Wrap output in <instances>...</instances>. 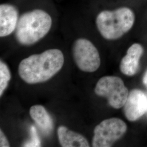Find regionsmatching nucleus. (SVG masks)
<instances>
[{"mask_svg":"<svg viewBox=\"0 0 147 147\" xmlns=\"http://www.w3.org/2000/svg\"><path fill=\"white\" fill-rule=\"evenodd\" d=\"M123 107L127 120L131 121H137L147 112V97L142 90L133 89L129 93Z\"/></svg>","mask_w":147,"mask_h":147,"instance_id":"0eeeda50","label":"nucleus"},{"mask_svg":"<svg viewBox=\"0 0 147 147\" xmlns=\"http://www.w3.org/2000/svg\"><path fill=\"white\" fill-rule=\"evenodd\" d=\"M19 13L16 7L9 4L0 5V36L10 35L16 30L19 21Z\"/></svg>","mask_w":147,"mask_h":147,"instance_id":"6e6552de","label":"nucleus"},{"mask_svg":"<svg viewBox=\"0 0 147 147\" xmlns=\"http://www.w3.org/2000/svg\"><path fill=\"white\" fill-rule=\"evenodd\" d=\"M127 127L126 123L119 118L105 119L95 127L92 146L111 147L125 134Z\"/></svg>","mask_w":147,"mask_h":147,"instance_id":"39448f33","label":"nucleus"},{"mask_svg":"<svg viewBox=\"0 0 147 147\" xmlns=\"http://www.w3.org/2000/svg\"><path fill=\"white\" fill-rule=\"evenodd\" d=\"M0 147H10L9 143L4 133L1 129L0 130Z\"/></svg>","mask_w":147,"mask_h":147,"instance_id":"4468645a","label":"nucleus"},{"mask_svg":"<svg viewBox=\"0 0 147 147\" xmlns=\"http://www.w3.org/2000/svg\"><path fill=\"white\" fill-rule=\"evenodd\" d=\"M73 56L75 62L81 70L92 73L100 67V55L94 45L84 38L76 40L73 45Z\"/></svg>","mask_w":147,"mask_h":147,"instance_id":"423d86ee","label":"nucleus"},{"mask_svg":"<svg viewBox=\"0 0 147 147\" xmlns=\"http://www.w3.org/2000/svg\"><path fill=\"white\" fill-rule=\"evenodd\" d=\"M94 92L97 95L106 98L111 106L116 109L124 106L129 94L123 81L113 76L101 78L96 84Z\"/></svg>","mask_w":147,"mask_h":147,"instance_id":"20e7f679","label":"nucleus"},{"mask_svg":"<svg viewBox=\"0 0 147 147\" xmlns=\"http://www.w3.org/2000/svg\"><path fill=\"white\" fill-rule=\"evenodd\" d=\"M64 61V55L61 50L49 49L24 59L19 65V75L28 84L44 82L62 69Z\"/></svg>","mask_w":147,"mask_h":147,"instance_id":"f257e3e1","label":"nucleus"},{"mask_svg":"<svg viewBox=\"0 0 147 147\" xmlns=\"http://www.w3.org/2000/svg\"><path fill=\"white\" fill-rule=\"evenodd\" d=\"M58 140L63 147H88L87 140L79 133L71 131L65 126H59L57 129Z\"/></svg>","mask_w":147,"mask_h":147,"instance_id":"9b49d317","label":"nucleus"},{"mask_svg":"<svg viewBox=\"0 0 147 147\" xmlns=\"http://www.w3.org/2000/svg\"></svg>","mask_w":147,"mask_h":147,"instance_id":"dca6fc26","label":"nucleus"},{"mask_svg":"<svg viewBox=\"0 0 147 147\" xmlns=\"http://www.w3.org/2000/svg\"><path fill=\"white\" fill-rule=\"evenodd\" d=\"M143 82L147 87V70L144 75V76L143 78Z\"/></svg>","mask_w":147,"mask_h":147,"instance_id":"2eb2a0df","label":"nucleus"},{"mask_svg":"<svg viewBox=\"0 0 147 147\" xmlns=\"http://www.w3.org/2000/svg\"><path fill=\"white\" fill-rule=\"evenodd\" d=\"M135 20L133 11L127 7L115 11H101L96 18V25L101 35L107 40L120 38L131 28Z\"/></svg>","mask_w":147,"mask_h":147,"instance_id":"7ed1b4c3","label":"nucleus"},{"mask_svg":"<svg viewBox=\"0 0 147 147\" xmlns=\"http://www.w3.org/2000/svg\"><path fill=\"white\" fill-rule=\"evenodd\" d=\"M52 18L47 12L34 9L22 14L16 28L18 42L24 45H31L45 37L51 29Z\"/></svg>","mask_w":147,"mask_h":147,"instance_id":"f03ea898","label":"nucleus"},{"mask_svg":"<svg viewBox=\"0 0 147 147\" xmlns=\"http://www.w3.org/2000/svg\"><path fill=\"white\" fill-rule=\"evenodd\" d=\"M31 139L24 144V147H40L41 143L38 137L36 127L32 126L31 128Z\"/></svg>","mask_w":147,"mask_h":147,"instance_id":"ddd939ff","label":"nucleus"},{"mask_svg":"<svg viewBox=\"0 0 147 147\" xmlns=\"http://www.w3.org/2000/svg\"><path fill=\"white\" fill-rule=\"evenodd\" d=\"M11 79L10 70L6 64L0 62V96H1L6 89Z\"/></svg>","mask_w":147,"mask_h":147,"instance_id":"f8f14e48","label":"nucleus"},{"mask_svg":"<svg viewBox=\"0 0 147 147\" xmlns=\"http://www.w3.org/2000/svg\"><path fill=\"white\" fill-rule=\"evenodd\" d=\"M30 115L44 135H49L53 131V119L44 106H32L30 109Z\"/></svg>","mask_w":147,"mask_h":147,"instance_id":"9d476101","label":"nucleus"},{"mask_svg":"<svg viewBox=\"0 0 147 147\" xmlns=\"http://www.w3.org/2000/svg\"><path fill=\"white\" fill-rule=\"evenodd\" d=\"M143 48L138 43L133 44L127 51L126 55L122 58L119 68L126 76H131L136 73L141 57L143 53Z\"/></svg>","mask_w":147,"mask_h":147,"instance_id":"1a4fd4ad","label":"nucleus"}]
</instances>
